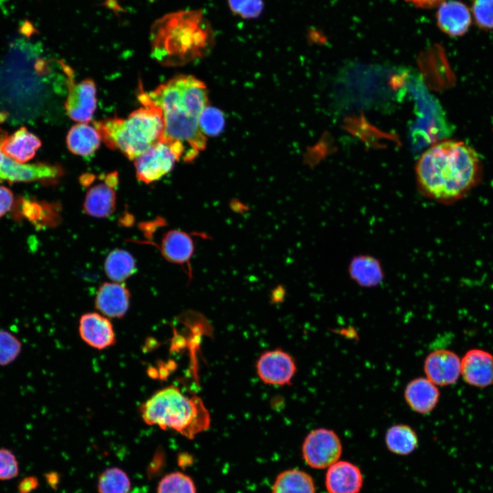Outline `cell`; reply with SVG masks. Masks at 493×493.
Here are the masks:
<instances>
[{"mask_svg":"<svg viewBox=\"0 0 493 493\" xmlns=\"http://www.w3.org/2000/svg\"><path fill=\"white\" fill-rule=\"evenodd\" d=\"M482 163L468 144L444 140L433 144L416 163L418 188L427 198L443 204L464 198L480 182Z\"/></svg>","mask_w":493,"mask_h":493,"instance_id":"1","label":"cell"},{"mask_svg":"<svg viewBox=\"0 0 493 493\" xmlns=\"http://www.w3.org/2000/svg\"><path fill=\"white\" fill-rule=\"evenodd\" d=\"M143 92L162 111L164 132L161 139L181 143L185 151L184 160H194L206 144L199 126L200 114L207 103L205 84L192 76H179L149 93Z\"/></svg>","mask_w":493,"mask_h":493,"instance_id":"2","label":"cell"},{"mask_svg":"<svg viewBox=\"0 0 493 493\" xmlns=\"http://www.w3.org/2000/svg\"><path fill=\"white\" fill-rule=\"evenodd\" d=\"M152 55L165 65H180L206 55L214 44L213 27L201 9L168 13L151 29Z\"/></svg>","mask_w":493,"mask_h":493,"instance_id":"3","label":"cell"},{"mask_svg":"<svg viewBox=\"0 0 493 493\" xmlns=\"http://www.w3.org/2000/svg\"><path fill=\"white\" fill-rule=\"evenodd\" d=\"M138 97L143 107L127 118L114 116L94 123L105 144L129 160H135L160 140L164 132L160 108L146 98L142 90Z\"/></svg>","mask_w":493,"mask_h":493,"instance_id":"4","label":"cell"},{"mask_svg":"<svg viewBox=\"0 0 493 493\" xmlns=\"http://www.w3.org/2000/svg\"><path fill=\"white\" fill-rule=\"evenodd\" d=\"M140 412L147 425L174 430L189 439L210 425V414L202 399L188 396L175 385L157 391L142 404Z\"/></svg>","mask_w":493,"mask_h":493,"instance_id":"5","label":"cell"},{"mask_svg":"<svg viewBox=\"0 0 493 493\" xmlns=\"http://www.w3.org/2000/svg\"><path fill=\"white\" fill-rule=\"evenodd\" d=\"M184 152L181 143L160 139L135 159L138 179L145 184L159 180L173 169L176 161L184 158Z\"/></svg>","mask_w":493,"mask_h":493,"instance_id":"6","label":"cell"},{"mask_svg":"<svg viewBox=\"0 0 493 493\" xmlns=\"http://www.w3.org/2000/svg\"><path fill=\"white\" fill-rule=\"evenodd\" d=\"M342 445L332 430L319 428L312 431L302 446L303 457L307 465L316 469L329 468L338 461Z\"/></svg>","mask_w":493,"mask_h":493,"instance_id":"7","label":"cell"},{"mask_svg":"<svg viewBox=\"0 0 493 493\" xmlns=\"http://www.w3.org/2000/svg\"><path fill=\"white\" fill-rule=\"evenodd\" d=\"M66 77L68 94L65 109L68 116L76 121L86 123L91 120L97 106V88L94 81L85 79L75 83L71 68L60 62Z\"/></svg>","mask_w":493,"mask_h":493,"instance_id":"8","label":"cell"},{"mask_svg":"<svg viewBox=\"0 0 493 493\" xmlns=\"http://www.w3.org/2000/svg\"><path fill=\"white\" fill-rule=\"evenodd\" d=\"M62 175L63 169L58 165L40 162L27 164L7 156L0 165V181L54 184Z\"/></svg>","mask_w":493,"mask_h":493,"instance_id":"9","label":"cell"},{"mask_svg":"<svg viewBox=\"0 0 493 493\" xmlns=\"http://www.w3.org/2000/svg\"><path fill=\"white\" fill-rule=\"evenodd\" d=\"M296 368L292 357L279 349L263 353L256 364L257 375L264 383L280 386L291 383Z\"/></svg>","mask_w":493,"mask_h":493,"instance_id":"10","label":"cell"},{"mask_svg":"<svg viewBox=\"0 0 493 493\" xmlns=\"http://www.w3.org/2000/svg\"><path fill=\"white\" fill-rule=\"evenodd\" d=\"M424 371L427 378L436 385H451L457 381L461 374V360L451 351L436 350L426 357Z\"/></svg>","mask_w":493,"mask_h":493,"instance_id":"11","label":"cell"},{"mask_svg":"<svg viewBox=\"0 0 493 493\" xmlns=\"http://www.w3.org/2000/svg\"><path fill=\"white\" fill-rule=\"evenodd\" d=\"M103 181L88 190L84 201L85 212L94 218L108 217L116 207L115 188L118 181L117 173L108 174Z\"/></svg>","mask_w":493,"mask_h":493,"instance_id":"12","label":"cell"},{"mask_svg":"<svg viewBox=\"0 0 493 493\" xmlns=\"http://www.w3.org/2000/svg\"><path fill=\"white\" fill-rule=\"evenodd\" d=\"M435 18L439 29L452 37L464 35L472 21L470 8L458 0H446L440 3Z\"/></svg>","mask_w":493,"mask_h":493,"instance_id":"13","label":"cell"},{"mask_svg":"<svg viewBox=\"0 0 493 493\" xmlns=\"http://www.w3.org/2000/svg\"><path fill=\"white\" fill-rule=\"evenodd\" d=\"M461 374L469 385L478 388L493 385V355L481 349L469 350L461 360Z\"/></svg>","mask_w":493,"mask_h":493,"instance_id":"14","label":"cell"},{"mask_svg":"<svg viewBox=\"0 0 493 493\" xmlns=\"http://www.w3.org/2000/svg\"><path fill=\"white\" fill-rule=\"evenodd\" d=\"M79 332L81 339L97 349H104L113 345L115 336L109 319L100 314L86 313L79 320Z\"/></svg>","mask_w":493,"mask_h":493,"instance_id":"15","label":"cell"},{"mask_svg":"<svg viewBox=\"0 0 493 493\" xmlns=\"http://www.w3.org/2000/svg\"><path fill=\"white\" fill-rule=\"evenodd\" d=\"M360 469L347 461H337L328 468L325 486L328 493H359L363 485Z\"/></svg>","mask_w":493,"mask_h":493,"instance_id":"16","label":"cell"},{"mask_svg":"<svg viewBox=\"0 0 493 493\" xmlns=\"http://www.w3.org/2000/svg\"><path fill=\"white\" fill-rule=\"evenodd\" d=\"M130 294L126 287L118 282L104 283L95 299L96 308L108 318H121L129 307Z\"/></svg>","mask_w":493,"mask_h":493,"instance_id":"17","label":"cell"},{"mask_svg":"<svg viewBox=\"0 0 493 493\" xmlns=\"http://www.w3.org/2000/svg\"><path fill=\"white\" fill-rule=\"evenodd\" d=\"M440 395L436 385L427 377L412 379L406 385L404 392L407 404L413 411L422 414H428L435 407Z\"/></svg>","mask_w":493,"mask_h":493,"instance_id":"18","label":"cell"},{"mask_svg":"<svg viewBox=\"0 0 493 493\" xmlns=\"http://www.w3.org/2000/svg\"><path fill=\"white\" fill-rule=\"evenodd\" d=\"M41 146V141L25 127H21L2 142L0 148L8 157L19 163L31 160Z\"/></svg>","mask_w":493,"mask_h":493,"instance_id":"19","label":"cell"},{"mask_svg":"<svg viewBox=\"0 0 493 493\" xmlns=\"http://www.w3.org/2000/svg\"><path fill=\"white\" fill-rule=\"evenodd\" d=\"M165 259L172 263L188 264L194 251L192 237L179 230H171L163 236L159 247Z\"/></svg>","mask_w":493,"mask_h":493,"instance_id":"20","label":"cell"},{"mask_svg":"<svg viewBox=\"0 0 493 493\" xmlns=\"http://www.w3.org/2000/svg\"><path fill=\"white\" fill-rule=\"evenodd\" d=\"M101 140V136L94 127L81 123L72 127L68 132L66 144L71 153L87 156L98 149Z\"/></svg>","mask_w":493,"mask_h":493,"instance_id":"21","label":"cell"},{"mask_svg":"<svg viewBox=\"0 0 493 493\" xmlns=\"http://www.w3.org/2000/svg\"><path fill=\"white\" fill-rule=\"evenodd\" d=\"M353 280L363 287L378 285L383 279V272L378 260L368 255H359L352 259L349 267Z\"/></svg>","mask_w":493,"mask_h":493,"instance_id":"22","label":"cell"},{"mask_svg":"<svg viewBox=\"0 0 493 493\" xmlns=\"http://www.w3.org/2000/svg\"><path fill=\"white\" fill-rule=\"evenodd\" d=\"M273 493H316L312 477L307 472L291 469L281 472L273 486Z\"/></svg>","mask_w":493,"mask_h":493,"instance_id":"23","label":"cell"},{"mask_svg":"<svg viewBox=\"0 0 493 493\" xmlns=\"http://www.w3.org/2000/svg\"><path fill=\"white\" fill-rule=\"evenodd\" d=\"M385 444L391 452L399 455L412 453L418 446L416 431L409 425L398 424L390 427L385 435Z\"/></svg>","mask_w":493,"mask_h":493,"instance_id":"24","label":"cell"},{"mask_svg":"<svg viewBox=\"0 0 493 493\" xmlns=\"http://www.w3.org/2000/svg\"><path fill=\"white\" fill-rule=\"evenodd\" d=\"M104 269L107 276L114 282L129 278L136 271V262L132 255L122 249H115L107 256Z\"/></svg>","mask_w":493,"mask_h":493,"instance_id":"25","label":"cell"},{"mask_svg":"<svg viewBox=\"0 0 493 493\" xmlns=\"http://www.w3.org/2000/svg\"><path fill=\"white\" fill-rule=\"evenodd\" d=\"M131 483L128 476L118 468L107 469L99 478V493H129Z\"/></svg>","mask_w":493,"mask_h":493,"instance_id":"26","label":"cell"},{"mask_svg":"<svg viewBox=\"0 0 493 493\" xmlns=\"http://www.w3.org/2000/svg\"><path fill=\"white\" fill-rule=\"evenodd\" d=\"M157 493H196L190 477L179 472L170 473L159 483Z\"/></svg>","mask_w":493,"mask_h":493,"instance_id":"27","label":"cell"},{"mask_svg":"<svg viewBox=\"0 0 493 493\" xmlns=\"http://www.w3.org/2000/svg\"><path fill=\"white\" fill-rule=\"evenodd\" d=\"M225 117L223 113L216 108L206 106L199 118V126L204 135L218 136L223 129Z\"/></svg>","mask_w":493,"mask_h":493,"instance_id":"28","label":"cell"},{"mask_svg":"<svg viewBox=\"0 0 493 493\" xmlns=\"http://www.w3.org/2000/svg\"><path fill=\"white\" fill-rule=\"evenodd\" d=\"M21 350L22 343L16 336L7 330L0 329V366L14 362Z\"/></svg>","mask_w":493,"mask_h":493,"instance_id":"29","label":"cell"},{"mask_svg":"<svg viewBox=\"0 0 493 493\" xmlns=\"http://www.w3.org/2000/svg\"><path fill=\"white\" fill-rule=\"evenodd\" d=\"M472 18L483 30H493V0H472Z\"/></svg>","mask_w":493,"mask_h":493,"instance_id":"30","label":"cell"},{"mask_svg":"<svg viewBox=\"0 0 493 493\" xmlns=\"http://www.w3.org/2000/svg\"><path fill=\"white\" fill-rule=\"evenodd\" d=\"M230 11L242 19L257 18L264 8V0H227Z\"/></svg>","mask_w":493,"mask_h":493,"instance_id":"31","label":"cell"},{"mask_svg":"<svg viewBox=\"0 0 493 493\" xmlns=\"http://www.w3.org/2000/svg\"><path fill=\"white\" fill-rule=\"evenodd\" d=\"M18 473V465L14 454L6 448H0V480H8Z\"/></svg>","mask_w":493,"mask_h":493,"instance_id":"32","label":"cell"},{"mask_svg":"<svg viewBox=\"0 0 493 493\" xmlns=\"http://www.w3.org/2000/svg\"><path fill=\"white\" fill-rule=\"evenodd\" d=\"M14 203V196L12 191L0 185V218L6 214Z\"/></svg>","mask_w":493,"mask_h":493,"instance_id":"33","label":"cell"},{"mask_svg":"<svg viewBox=\"0 0 493 493\" xmlns=\"http://www.w3.org/2000/svg\"><path fill=\"white\" fill-rule=\"evenodd\" d=\"M417 8L430 9L438 7L446 0H405Z\"/></svg>","mask_w":493,"mask_h":493,"instance_id":"34","label":"cell"},{"mask_svg":"<svg viewBox=\"0 0 493 493\" xmlns=\"http://www.w3.org/2000/svg\"><path fill=\"white\" fill-rule=\"evenodd\" d=\"M5 157V155H4V153H3V151H1V149L0 148V165L2 164Z\"/></svg>","mask_w":493,"mask_h":493,"instance_id":"35","label":"cell"}]
</instances>
